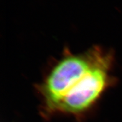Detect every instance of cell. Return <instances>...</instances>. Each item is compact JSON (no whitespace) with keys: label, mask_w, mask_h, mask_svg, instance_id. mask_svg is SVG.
I'll return each instance as SVG.
<instances>
[{"label":"cell","mask_w":122,"mask_h":122,"mask_svg":"<svg viewBox=\"0 0 122 122\" xmlns=\"http://www.w3.org/2000/svg\"><path fill=\"white\" fill-rule=\"evenodd\" d=\"M107 50L97 45L78 53L65 49L61 57L56 61L36 87L40 97L42 116L50 117L57 102L100 60Z\"/></svg>","instance_id":"obj_1"},{"label":"cell","mask_w":122,"mask_h":122,"mask_svg":"<svg viewBox=\"0 0 122 122\" xmlns=\"http://www.w3.org/2000/svg\"><path fill=\"white\" fill-rule=\"evenodd\" d=\"M114 53L108 50L100 60L60 99L51 117L64 115L82 121L94 108L101 98L116 82L112 74Z\"/></svg>","instance_id":"obj_2"}]
</instances>
